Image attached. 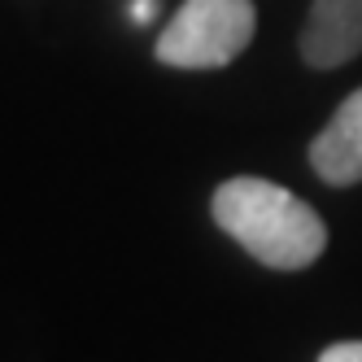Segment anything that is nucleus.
<instances>
[{"label":"nucleus","mask_w":362,"mask_h":362,"mask_svg":"<svg viewBox=\"0 0 362 362\" xmlns=\"http://www.w3.org/2000/svg\"><path fill=\"white\" fill-rule=\"evenodd\" d=\"M210 214L249 257L271 271H301L327 249V223L315 205L257 175H236L218 184Z\"/></svg>","instance_id":"nucleus-1"},{"label":"nucleus","mask_w":362,"mask_h":362,"mask_svg":"<svg viewBox=\"0 0 362 362\" xmlns=\"http://www.w3.org/2000/svg\"><path fill=\"white\" fill-rule=\"evenodd\" d=\"M253 31V0H184L162 27L153 53L170 70H218L245 53Z\"/></svg>","instance_id":"nucleus-2"},{"label":"nucleus","mask_w":362,"mask_h":362,"mask_svg":"<svg viewBox=\"0 0 362 362\" xmlns=\"http://www.w3.org/2000/svg\"><path fill=\"white\" fill-rule=\"evenodd\" d=\"M297 48L310 70H336L354 62L362 53V0H315Z\"/></svg>","instance_id":"nucleus-3"},{"label":"nucleus","mask_w":362,"mask_h":362,"mask_svg":"<svg viewBox=\"0 0 362 362\" xmlns=\"http://www.w3.org/2000/svg\"><path fill=\"white\" fill-rule=\"evenodd\" d=\"M310 166L332 188L362 184V88L349 92L327 127L310 140Z\"/></svg>","instance_id":"nucleus-4"},{"label":"nucleus","mask_w":362,"mask_h":362,"mask_svg":"<svg viewBox=\"0 0 362 362\" xmlns=\"http://www.w3.org/2000/svg\"><path fill=\"white\" fill-rule=\"evenodd\" d=\"M319 362H362V341H341V345H327L319 354Z\"/></svg>","instance_id":"nucleus-5"},{"label":"nucleus","mask_w":362,"mask_h":362,"mask_svg":"<svg viewBox=\"0 0 362 362\" xmlns=\"http://www.w3.org/2000/svg\"><path fill=\"white\" fill-rule=\"evenodd\" d=\"M153 13H158V0H132V18L136 22H153Z\"/></svg>","instance_id":"nucleus-6"}]
</instances>
